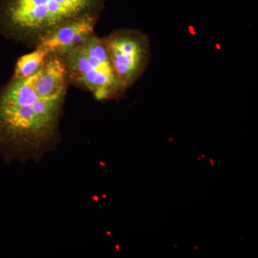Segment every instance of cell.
Segmentation results:
<instances>
[{"label":"cell","mask_w":258,"mask_h":258,"mask_svg":"<svg viewBox=\"0 0 258 258\" xmlns=\"http://www.w3.org/2000/svg\"><path fill=\"white\" fill-rule=\"evenodd\" d=\"M48 52L41 47L19 59L15 71V79H27L36 73L45 63Z\"/></svg>","instance_id":"obj_6"},{"label":"cell","mask_w":258,"mask_h":258,"mask_svg":"<svg viewBox=\"0 0 258 258\" xmlns=\"http://www.w3.org/2000/svg\"><path fill=\"white\" fill-rule=\"evenodd\" d=\"M93 17H77L66 22L64 25H59L42 37L38 47L46 50L49 54H66L93 36Z\"/></svg>","instance_id":"obj_5"},{"label":"cell","mask_w":258,"mask_h":258,"mask_svg":"<svg viewBox=\"0 0 258 258\" xmlns=\"http://www.w3.org/2000/svg\"><path fill=\"white\" fill-rule=\"evenodd\" d=\"M93 0H6L5 13L15 28L30 32L55 28L77 18Z\"/></svg>","instance_id":"obj_3"},{"label":"cell","mask_w":258,"mask_h":258,"mask_svg":"<svg viewBox=\"0 0 258 258\" xmlns=\"http://www.w3.org/2000/svg\"><path fill=\"white\" fill-rule=\"evenodd\" d=\"M117 78L125 89L134 84L147 69L150 60V42L138 31L119 32L103 40Z\"/></svg>","instance_id":"obj_4"},{"label":"cell","mask_w":258,"mask_h":258,"mask_svg":"<svg viewBox=\"0 0 258 258\" xmlns=\"http://www.w3.org/2000/svg\"><path fill=\"white\" fill-rule=\"evenodd\" d=\"M40 69L27 79H15L0 92V155L8 162H39L60 143L59 119L66 94L37 92Z\"/></svg>","instance_id":"obj_1"},{"label":"cell","mask_w":258,"mask_h":258,"mask_svg":"<svg viewBox=\"0 0 258 258\" xmlns=\"http://www.w3.org/2000/svg\"><path fill=\"white\" fill-rule=\"evenodd\" d=\"M64 55L70 76L93 93L96 99H112L125 91L101 39L93 35Z\"/></svg>","instance_id":"obj_2"}]
</instances>
